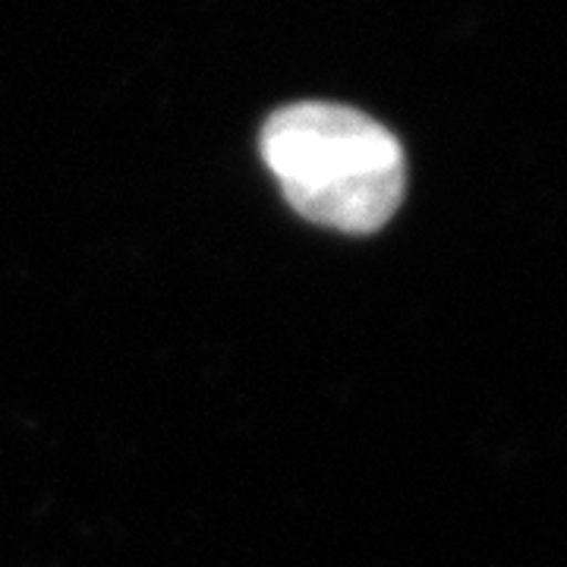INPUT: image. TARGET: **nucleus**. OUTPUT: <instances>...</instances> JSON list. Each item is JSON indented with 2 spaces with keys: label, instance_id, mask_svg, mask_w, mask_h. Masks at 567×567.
<instances>
[{
  "label": "nucleus",
  "instance_id": "1",
  "mask_svg": "<svg viewBox=\"0 0 567 567\" xmlns=\"http://www.w3.org/2000/svg\"><path fill=\"white\" fill-rule=\"evenodd\" d=\"M259 152L290 208L328 230L375 234L404 203V145L347 104H287L265 121Z\"/></svg>",
  "mask_w": 567,
  "mask_h": 567
}]
</instances>
